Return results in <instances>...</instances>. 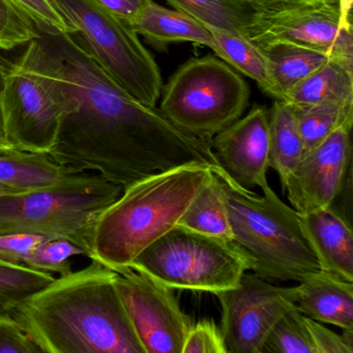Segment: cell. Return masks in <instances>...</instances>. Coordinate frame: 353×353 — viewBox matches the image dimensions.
<instances>
[{"instance_id": "23", "label": "cell", "mask_w": 353, "mask_h": 353, "mask_svg": "<svg viewBox=\"0 0 353 353\" xmlns=\"http://www.w3.org/2000/svg\"><path fill=\"white\" fill-rule=\"evenodd\" d=\"M216 45L214 54L234 68L239 73L251 78L268 96L279 100L272 81L270 63L261 50L245 37L218 28H208Z\"/></svg>"}, {"instance_id": "5", "label": "cell", "mask_w": 353, "mask_h": 353, "mask_svg": "<svg viewBox=\"0 0 353 353\" xmlns=\"http://www.w3.org/2000/svg\"><path fill=\"white\" fill-rule=\"evenodd\" d=\"M123 188L99 173H69L54 185L0 197V234L63 239L92 255L94 226Z\"/></svg>"}, {"instance_id": "17", "label": "cell", "mask_w": 353, "mask_h": 353, "mask_svg": "<svg viewBox=\"0 0 353 353\" xmlns=\"http://www.w3.org/2000/svg\"><path fill=\"white\" fill-rule=\"evenodd\" d=\"M131 28L160 52H166L170 45L181 42L206 46L216 52L212 34L203 24L179 10L167 9L152 0H148L132 21Z\"/></svg>"}, {"instance_id": "4", "label": "cell", "mask_w": 353, "mask_h": 353, "mask_svg": "<svg viewBox=\"0 0 353 353\" xmlns=\"http://www.w3.org/2000/svg\"><path fill=\"white\" fill-rule=\"evenodd\" d=\"M212 171L224 193L231 243L247 260L249 270L268 282H301L320 270L303 235L301 216L268 183L259 196L237 185L219 165Z\"/></svg>"}, {"instance_id": "33", "label": "cell", "mask_w": 353, "mask_h": 353, "mask_svg": "<svg viewBox=\"0 0 353 353\" xmlns=\"http://www.w3.org/2000/svg\"><path fill=\"white\" fill-rule=\"evenodd\" d=\"M47 239L49 237L30 233L0 234V260L14 265H26L32 250Z\"/></svg>"}, {"instance_id": "26", "label": "cell", "mask_w": 353, "mask_h": 353, "mask_svg": "<svg viewBox=\"0 0 353 353\" xmlns=\"http://www.w3.org/2000/svg\"><path fill=\"white\" fill-rule=\"evenodd\" d=\"M54 280L52 274L0 260V314L12 315L22 301Z\"/></svg>"}, {"instance_id": "30", "label": "cell", "mask_w": 353, "mask_h": 353, "mask_svg": "<svg viewBox=\"0 0 353 353\" xmlns=\"http://www.w3.org/2000/svg\"><path fill=\"white\" fill-rule=\"evenodd\" d=\"M44 34H73L63 16L49 0H9Z\"/></svg>"}, {"instance_id": "1", "label": "cell", "mask_w": 353, "mask_h": 353, "mask_svg": "<svg viewBox=\"0 0 353 353\" xmlns=\"http://www.w3.org/2000/svg\"><path fill=\"white\" fill-rule=\"evenodd\" d=\"M37 41L73 102L49 152L57 164L73 173L94 171L123 190L190 163L219 165L212 139L181 131L132 98L73 34L40 32Z\"/></svg>"}, {"instance_id": "6", "label": "cell", "mask_w": 353, "mask_h": 353, "mask_svg": "<svg viewBox=\"0 0 353 353\" xmlns=\"http://www.w3.org/2000/svg\"><path fill=\"white\" fill-rule=\"evenodd\" d=\"M80 44L128 94L156 108L160 69L129 23L96 0H49Z\"/></svg>"}, {"instance_id": "14", "label": "cell", "mask_w": 353, "mask_h": 353, "mask_svg": "<svg viewBox=\"0 0 353 353\" xmlns=\"http://www.w3.org/2000/svg\"><path fill=\"white\" fill-rule=\"evenodd\" d=\"M270 111L255 105L243 119L216 134L212 150L219 166L245 189L268 185Z\"/></svg>"}, {"instance_id": "10", "label": "cell", "mask_w": 353, "mask_h": 353, "mask_svg": "<svg viewBox=\"0 0 353 353\" xmlns=\"http://www.w3.org/2000/svg\"><path fill=\"white\" fill-rule=\"evenodd\" d=\"M245 38L261 51L296 45L353 67L352 28L343 22L340 0H256Z\"/></svg>"}, {"instance_id": "29", "label": "cell", "mask_w": 353, "mask_h": 353, "mask_svg": "<svg viewBox=\"0 0 353 353\" xmlns=\"http://www.w3.org/2000/svg\"><path fill=\"white\" fill-rule=\"evenodd\" d=\"M40 36L34 22L9 0H0V50L30 44Z\"/></svg>"}, {"instance_id": "38", "label": "cell", "mask_w": 353, "mask_h": 353, "mask_svg": "<svg viewBox=\"0 0 353 353\" xmlns=\"http://www.w3.org/2000/svg\"><path fill=\"white\" fill-rule=\"evenodd\" d=\"M20 193H24V192L13 189V188L7 187V185H0V197H1V196L14 195V194Z\"/></svg>"}, {"instance_id": "15", "label": "cell", "mask_w": 353, "mask_h": 353, "mask_svg": "<svg viewBox=\"0 0 353 353\" xmlns=\"http://www.w3.org/2000/svg\"><path fill=\"white\" fill-rule=\"evenodd\" d=\"M299 216L320 270L353 282L352 230L346 219L332 205Z\"/></svg>"}, {"instance_id": "27", "label": "cell", "mask_w": 353, "mask_h": 353, "mask_svg": "<svg viewBox=\"0 0 353 353\" xmlns=\"http://www.w3.org/2000/svg\"><path fill=\"white\" fill-rule=\"evenodd\" d=\"M316 353L311 318L296 307L287 312L272 327L261 353Z\"/></svg>"}, {"instance_id": "34", "label": "cell", "mask_w": 353, "mask_h": 353, "mask_svg": "<svg viewBox=\"0 0 353 353\" xmlns=\"http://www.w3.org/2000/svg\"><path fill=\"white\" fill-rule=\"evenodd\" d=\"M311 328L315 342L316 353H352L353 349L342 336L324 327L320 322L311 319Z\"/></svg>"}, {"instance_id": "20", "label": "cell", "mask_w": 353, "mask_h": 353, "mask_svg": "<svg viewBox=\"0 0 353 353\" xmlns=\"http://www.w3.org/2000/svg\"><path fill=\"white\" fill-rule=\"evenodd\" d=\"M353 100V67L330 59L297 84L287 102L294 107Z\"/></svg>"}, {"instance_id": "28", "label": "cell", "mask_w": 353, "mask_h": 353, "mask_svg": "<svg viewBox=\"0 0 353 353\" xmlns=\"http://www.w3.org/2000/svg\"><path fill=\"white\" fill-rule=\"evenodd\" d=\"M74 256H86V253L68 239H47L32 250L26 265L40 272L65 276L73 272L71 258Z\"/></svg>"}, {"instance_id": "32", "label": "cell", "mask_w": 353, "mask_h": 353, "mask_svg": "<svg viewBox=\"0 0 353 353\" xmlns=\"http://www.w3.org/2000/svg\"><path fill=\"white\" fill-rule=\"evenodd\" d=\"M40 347L10 314H0V353H41Z\"/></svg>"}, {"instance_id": "3", "label": "cell", "mask_w": 353, "mask_h": 353, "mask_svg": "<svg viewBox=\"0 0 353 353\" xmlns=\"http://www.w3.org/2000/svg\"><path fill=\"white\" fill-rule=\"evenodd\" d=\"M212 166L190 163L132 183L99 216L90 259L117 272L129 268L148 245L176 226Z\"/></svg>"}, {"instance_id": "22", "label": "cell", "mask_w": 353, "mask_h": 353, "mask_svg": "<svg viewBox=\"0 0 353 353\" xmlns=\"http://www.w3.org/2000/svg\"><path fill=\"white\" fill-rule=\"evenodd\" d=\"M270 63L279 100L286 101L293 88L330 59L324 53L296 45L279 44L262 50Z\"/></svg>"}, {"instance_id": "18", "label": "cell", "mask_w": 353, "mask_h": 353, "mask_svg": "<svg viewBox=\"0 0 353 353\" xmlns=\"http://www.w3.org/2000/svg\"><path fill=\"white\" fill-rule=\"evenodd\" d=\"M305 154L294 107L276 100L268 119V167L276 170L283 183Z\"/></svg>"}, {"instance_id": "9", "label": "cell", "mask_w": 353, "mask_h": 353, "mask_svg": "<svg viewBox=\"0 0 353 353\" xmlns=\"http://www.w3.org/2000/svg\"><path fill=\"white\" fill-rule=\"evenodd\" d=\"M129 268L172 290L212 293L234 288L249 270L232 243L179 226L148 245Z\"/></svg>"}, {"instance_id": "16", "label": "cell", "mask_w": 353, "mask_h": 353, "mask_svg": "<svg viewBox=\"0 0 353 353\" xmlns=\"http://www.w3.org/2000/svg\"><path fill=\"white\" fill-rule=\"evenodd\" d=\"M295 307L303 315L344 330H353V282L319 270L296 287Z\"/></svg>"}, {"instance_id": "24", "label": "cell", "mask_w": 353, "mask_h": 353, "mask_svg": "<svg viewBox=\"0 0 353 353\" xmlns=\"http://www.w3.org/2000/svg\"><path fill=\"white\" fill-rule=\"evenodd\" d=\"M206 28H218L245 37L255 12L256 0H168Z\"/></svg>"}, {"instance_id": "13", "label": "cell", "mask_w": 353, "mask_h": 353, "mask_svg": "<svg viewBox=\"0 0 353 353\" xmlns=\"http://www.w3.org/2000/svg\"><path fill=\"white\" fill-rule=\"evenodd\" d=\"M351 125H342L303 154L283 183L299 214L332 205L350 176Z\"/></svg>"}, {"instance_id": "8", "label": "cell", "mask_w": 353, "mask_h": 353, "mask_svg": "<svg viewBox=\"0 0 353 353\" xmlns=\"http://www.w3.org/2000/svg\"><path fill=\"white\" fill-rule=\"evenodd\" d=\"M162 92L163 115L181 131L210 140L241 119L250 100L245 80L212 55L183 63Z\"/></svg>"}, {"instance_id": "31", "label": "cell", "mask_w": 353, "mask_h": 353, "mask_svg": "<svg viewBox=\"0 0 353 353\" xmlns=\"http://www.w3.org/2000/svg\"><path fill=\"white\" fill-rule=\"evenodd\" d=\"M183 353H227L222 332L214 320L202 319L192 325Z\"/></svg>"}, {"instance_id": "2", "label": "cell", "mask_w": 353, "mask_h": 353, "mask_svg": "<svg viewBox=\"0 0 353 353\" xmlns=\"http://www.w3.org/2000/svg\"><path fill=\"white\" fill-rule=\"evenodd\" d=\"M22 301L12 316L47 353H145L115 286L97 259Z\"/></svg>"}, {"instance_id": "35", "label": "cell", "mask_w": 353, "mask_h": 353, "mask_svg": "<svg viewBox=\"0 0 353 353\" xmlns=\"http://www.w3.org/2000/svg\"><path fill=\"white\" fill-rule=\"evenodd\" d=\"M105 9L131 26L148 0H96Z\"/></svg>"}, {"instance_id": "11", "label": "cell", "mask_w": 353, "mask_h": 353, "mask_svg": "<svg viewBox=\"0 0 353 353\" xmlns=\"http://www.w3.org/2000/svg\"><path fill=\"white\" fill-rule=\"evenodd\" d=\"M214 294L222 307L227 353H261L270 330L296 303V287L274 286L245 272L236 287Z\"/></svg>"}, {"instance_id": "21", "label": "cell", "mask_w": 353, "mask_h": 353, "mask_svg": "<svg viewBox=\"0 0 353 353\" xmlns=\"http://www.w3.org/2000/svg\"><path fill=\"white\" fill-rule=\"evenodd\" d=\"M176 226L231 243L232 230L228 210L220 181L214 172L192 200Z\"/></svg>"}, {"instance_id": "37", "label": "cell", "mask_w": 353, "mask_h": 353, "mask_svg": "<svg viewBox=\"0 0 353 353\" xmlns=\"http://www.w3.org/2000/svg\"><path fill=\"white\" fill-rule=\"evenodd\" d=\"M353 0H340L341 13L345 26L352 28L351 23V10H352Z\"/></svg>"}, {"instance_id": "25", "label": "cell", "mask_w": 353, "mask_h": 353, "mask_svg": "<svg viewBox=\"0 0 353 353\" xmlns=\"http://www.w3.org/2000/svg\"><path fill=\"white\" fill-rule=\"evenodd\" d=\"M294 111L305 154L321 143L338 128L352 127L353 100L294 107Z\"/></svg>"}, {"instance_id": "36", "label": "cell", "mask_w": 353, "mask_h": 353, "mask_svg": "<svg viewBox=\"0 0 353 353\" xmlns=\"http://www.w3.org/2000/svg\"><path fill=\"white\" fill-rule=\"evenodd\" d=\"M11 63H8L1 55H0V152L13 150L14 148L10 143L6 136L5 125H3V109H1V96H3V83H5L6 74Z\"/></svg>"}, {"instance_id": "12", "label": "cell", "mask_w": 353, "mask_h": 353, "mask_svg": "<svg viewBox=\"0 0 353 353\" xmlns=\"http://www.w3.org/2000/svg\"><path fill=\"white\" fill-rule=\"evenodd\" d=\"M115 286L145 353H183L193 321L172 289L131 268L117 270Z\"/></svg>"}, {"instance_id": "19", "label": "cell", "mask_w": 353, "mask_h": 353, "mask_svg": "<svg viewBox=\"0 0 353 353\" xmlns=\"http://www.w3.org/2000/svg\"><path fill=\"white\" fill-rule=\"evenodd\" d=\"M73 173L57 164L48 154L13 150L0 152V185L22 192L36 191L54 185Z\"/></svg>"}, {"instance_id": "7", "label": "cell", "mask_w": 353, "mask_h": 353, "mask_svg": "<svg viewBox=\"0 0 353 353\" xmlns=\"http://www.w3.org/2000/svg\"><path fill=\"white\" fill-rule=\"evenodd\" d=\"M1 109L6 136L14 150L49 154L73 102L45 61L37 39L28 44L19 61L10 65Z\"/></svg>"}]
</instances>
